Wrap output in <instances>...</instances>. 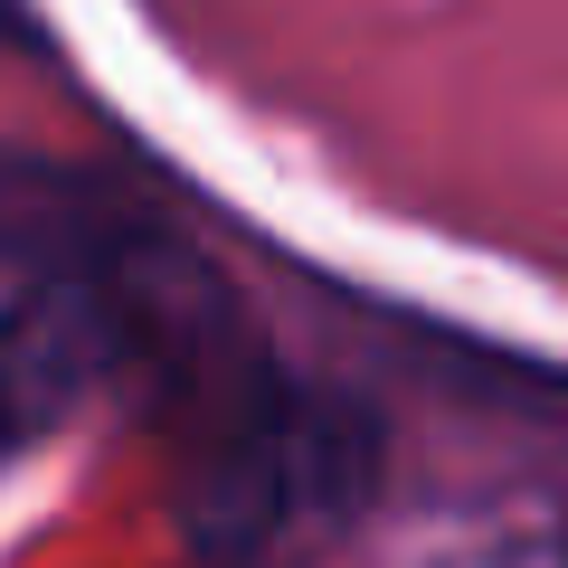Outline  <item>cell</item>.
<instances>
[{"label": "cell", "instance_id": "2", "mask_svg": "<svg viewBox=\"0 0 568 568\" xmlns=\"http://www.w3.org/2000/svg\"><path fill=\"white\" fill-rule=\"evenodd\" d=\"M133 361H142V313L123 284V246L95 265H48L0 313V436H48Z\"/></svg>", "mask_w": 568, "mask_h": 568}, {"label": "cell", "instance_id": "3", "mask_svg": "<svg viewBox=\"0 0 568 568\" xmlns=\"http://www.w3.org/2000/svg\"><path fill=\"white\" fill-rule=\"evenodd\" d=\"M0 39H10V48H39V20H29L20 0H0Z\"/></svg>", "mask_w": 568, "mask_h": 568}, {"label": "cell", "instance_id": "1", "mask_svg": "<svg viewBox=\"0 0 568 568\" xmlns=\"http://www.w3.org/2000/svg\"><path fill=\"white\" fill-rule=\"evenodd\" d=\"M379 484V426L275 361L219 407L190 446V540L209 568H304Z\"/></svg>", "mask_w": 568, "mask_h": 568}]
</instances>
